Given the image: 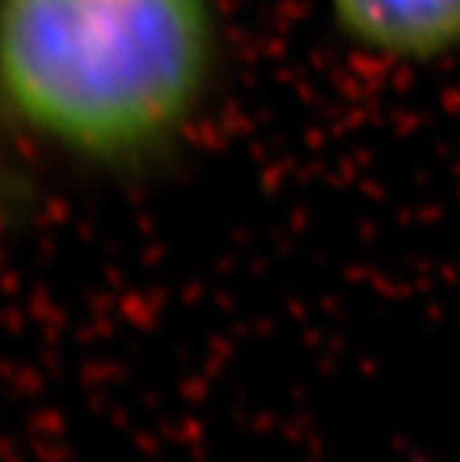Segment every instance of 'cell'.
Instances as JSON below:
<instances>
[{"instance_id":"obj_1","label":"cell","mask_w":460,"mask_h":462,"mask_svg":"<svg viewBox=\"0 0 460 462\" xmlns=\"http://www.w3.org/2000/svg\"><path fill=\"white\" fill-rule=\"evenodd\" d=\"M224 57L219 0H0V125L135 176L198 129Z\"/></svg>"},{"instance_id":"obj_2","label":"cell","mask_w":460,"mask_h":462,"mask_svg":"<svg viewBox=\"0 0 460 462\" xmlns=\"http://www.w3.org/2000/svg\"><path fill=\"white\" fill-rule=\"evenodd\" d=\"M350 42L391 60L425 63L460 48V0H320Z\"/></svg>"},{"instance_id":"obj_3","label":"cell","mask_w":460,"mask_h":462,"mask_svg":"<svg viewBox=\"0 0 460 462\" xmlns=\"http://www.w3.org/2000/svg\"><path fill=\"white\" fill-rule=\"evenodd\" d=\"M18 185H22V180L9 171V164L4 159V152H0V209H6V206H13L15 194H18Z\"/></svg>"}]
</instances>
